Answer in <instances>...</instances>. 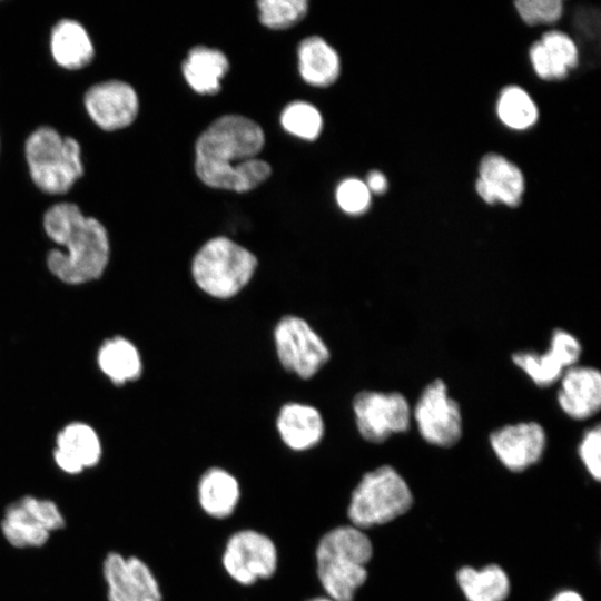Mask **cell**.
Instances as JSON below:
<instances>
[{"label": "cell", "instance_id": "cell-1", "mask_svg": "<svg viewBox=\"0 0 601 601\" xmlns=\"http://www.w3.org/2000/svg\"><path fill=\"white\" fill-rule=\"evenodd\" d=\"M264 142V131L254 120L225 115L211 122L196 141V174L213 188L253 190L272 173L269 164L256 157Z\"/></svg>", "mask_w": 601, "mask_h": 601}, {"label": "cell", "instance_id": "cell-2", "mask_svg": "<svg viewBox=\"0 0 601 601\" xmlns=\"http://www.w3.org/2000/svg\"><path fill=\"white\" fill-rule=\"evenodd\" d=\"M47 236L59 248L47 255V267L59 280L79 285L102 276L110 256L106 228L93 217L82 214L76 204L59 203L43 216Z\"/></svg>", "mask_w": 601, "mask_h": 601}, {"label": "cell", "instance_id": "cell-3", "mask_svg": "<svg viewBox=\"0 0 601 601\" xmlns=\"http://www.w3.org/2000/svg\"><path fill=\"white\" fill-rule=\"evenodd\" d=\"M373 544L365 531L338 525L325 532L316 546V574L325 592L334 601H354L367 580V564Z\"/></svg>", "mask_w": 601, "mask_h": 601}, {"label": "cell", "instance_id": "cell-4", "mask_svg": "<svg viewBox=\"0 0 601 601\" xmlns=\"http://www.w3.org/2000/svg\"><path fill=\"white\" fill-rule=\"evenodd\" d=\"M256 256L234 240L218 236L207 240L195 254L191 274L207 295L227 299L237 295L252 279Z\"/></svg>", "mask_w": 601, "mask_h": 601}, {"label": "cell", "instance_id": "cell-5", "mask_svg": "<svg viewBox=\"0 0 601 601\" xmlns=\"http://www.w3.org/2000/svg\"><path fill=\"white\" fill-rule=\"evenodd\" d=\"M412 505L407 482L393 466L384 464L365 473L354 487L347 518L352 525L365 531L397 519Z\"/></svg>", "mask_w": 601, "mask_h": 601}, {"label": "cell", "instance_id": "cell-6", "mask_svg": "<svg viewBox=\"0 0 601 601\" xmlns=\"http://www.w3.org/2000/svg\"><path fill=\"white\" fill-rule=\"evenodd\" d=\"M24 152L33 183L47 194L68 191L83 174L80 145L53 128L36 129L26 141Z\"/></svg>", "mask_w": 601, "mask_h": 601}, {"label": "cell", "instance_id": "cell-7", "mask_svg": "<svg viewBox=\"0 0 601 601\" xmlns=\"http://www.w3.org/2000/svg\"><path fill=\"white\" fill-rule=\"evenodd\" d=\"M352 406L356 428L370 443L381 444L394 434L407 432L412 424V406L396 391H361Z\"/></svg>", "mask_w": 601, "mask_h": 601}, {"label": "cell", "instance_id": "cell-8", "mask_svg": "<svg viewBox=\"0 0 601 601\" xmlns=\"http://www.w3.org/2000/svg\"><path fill=\"white\" fill-rule=\"evenodd\" d=\"M412 421L421 437L439 447L455 445L463 433L460 404L449 394L442 378L433 380L423 388L412 407Z\"/></svg>", "mask_w": 601, "mask_h": 601}, {"label": "cell", "instance_id": "cell-9", "mask_svg": "<svg viewBox=\"0 0 601 601\" xmlns=\"http://www.w3.org/2000/svg\"><path fill=\"white\" fill-rule=\"evenodd\" d=\"M221 564L230 579L249 587L275 574L278 550L267 534L254 529L238 530L225 543Z\"/></svg>", "mask_w": 601, "mask_h": 601}, {"label": "cell", "instance_id": "cell-10", "mask_svg": "<svg viewBox=\"0 0 601 601\" xmlns=\"http://www.w3.org/2000/svg\"><path fill=\"white\" fill-rule=\"evenodd\" d=\"M274 343L280 365L303 380L313 377L331 357L322 337L299 316L285 315L277 322Z\"/></svg>", "mask_w": 601, "mask_h": 601}, {"label": "cell", "instance_id": "cell-11", "mask_svg": "<svg viewBox=\"0 0 601 601\" xmlns=\"http://www.w3.org/2000/svg\"><path fill=\"white\" fill-rule=\"evenodd\" d=\"M581 355L580 341L572 333L555 328L545 352L518 351L511 359L536 386L550 387L568 368L579 364Z\"/></svg>", "mask_w": 601, "mask_h": 601}, {"label": "cell", "instance_id": "cell-12", "mask_svg": "<svg viewBox=\"0 0 601 601\" xmlns=\"http://www.w3.org/2000/svg\"><path fill=\"white\" fill-rule=\"evenodd\" d=\"M108 601H162L159 582L140 558L109 552L102 562Z\"/></svg>", "mask_w": 601, "mask_h": 601}, {"label": "cell", "instance_id": "cell-13", "mask_svg": "<svg viewBox=\"0 0 601 601\" xmlns=\"http://www.w3.org/2000/svg\"><path fill=\"white\" fill-rule=\"evenodd\" d=\"M490 446L511 472H523L543 456L548 437L544 427L536 421H524L503 425L489 436Z\"/></svg>", "mask_w": 601, "mask_h": 601}, {"label": "cell", "instance_id": "cell-14", "mask_svg": "<svg viewBox=\"0 0 601 601\" xmlns=\"http://www.w3.org/2000/svg\"><path fill=\"white\" fill-rule=\"evenodd\" d=\"M85 106L90 118L101 129L111 131L127 127L136 119L139 100L129 83L108 80L88 89Z\"/></svg>", "mask_w": 601, "mask_h": 601}, {"label": "cell", "instance_id": "cell-15", "mask_svg": "<svg viewBox=\"0 0 601 601\" xmlns=\"http://www.w3.org/2000/svg\"><path fill=\"white\" fill-rule=\"evenodd\" d=\"M556 402L560 410L574 421L597 415L601 407V373L597 367L577 364L559 380Z\"/></svg>", "mask_w": 601, "mask_h": 601}, {"label": "cell", "instance_id": "cell-16", "mask_svg": "<svg viewBox=\"0 0 601 601\" xmlns=\"http://www.w3.org/2000/svg\"><path fill=\"white\" fill-rule=\"evenodd\" d=\"M475 188L487 204L500 201L515 207L522 200L524 177L521 169L505 157L487 154L480 162Z\"/></svg>", "mask_w": 601, "mask_h": 601}, {"label": "cell", "instance_id": "cell-17", "mask_svg": "<svg viewBox=\"0 0 601 601\" xmlns=\"http://www.w3.org/2000/svg\"><path fill=\"white\" fill-rule=\"evenodd\" d=\"M102 454L96 431L86 423L66 425L56 437L53 460L65 473L76 475L96 466Z\"/></svg>", "mask_w": 601, "mask_h": 601}, {"label": "cell", "instance_id": "cell-18", "mask_svg": "<svg viewBox=\"0 0 601 601\" xmlns=\"http://www.w3.org/2000/svg\"><path fill=\"white\" fill-rule=\"evenodd\" d=\"M276 428L283 443L290 450L304 452L315 447L325 432L319 411L308 404H284L276 418Z\"/></svg>", "mask_w": 601, "mask_h": 601}, {"label": "cell", "instance_id": "cell-19", "mask_svg": "<svg viewBox=\"0 0 601 601\" xmlns=\"http://www.w3.org/2000/svg\"><path fill=\"white\" fill-rule=\"evenodd\" d=\"M239 500V482L229 471L213 466L199 477L197 501L208 516L217 520L229 518L237 509Z\"/></svg>", "mask_w": 601, "mask_h": 601}, {"label": "cell", "instance_id": "cell-20", "mask_svg": "<svg viewBox=\"0 0 601 601\" xmlns=\"http://www.w3.org/2000/svg\"><path fill=\"white\" fill-rule=\"evenodd\" d=\"M229 68L227 57L220 50L197 46L190 49L183 62V73L190 88L200 95H215L220 80Z\"/></svg>", "mask_w": 601, "mask_h": 601}, {"label": "cell", "instance_id": "cell-21", "mask_svg": "<svg viewBox=\"0 0 601 601\" xmlns=\"http://www.w3.org/2000/svg\"><path fill=\"white\" fill-rule=\"evenodd\" d=\"M50 48L55 61L70 70L83 68L95 55L88 32L79 22L71 19L60 20L53 27Z\"/></svg>", "mask_w": 601, "mask_h": 601}, {"label": "cell", "instance_id": "cell-22", "mask_svg": "<svg viewBox=\"0 0 601 601\" xmlns=\"http://www.w3.org/2000/svg\"><path fill=\"white\" fill-rule=\"evenodd\" d=\"M298 68L302 78L314 87H328L341 71L339 58L323 38L312 36L298 46Z\"/></svg>", "mask_w": 601, "mask_h": 601}, {"label": "cell", "instance_id": "cell-23", "mask_svg": "<svg viewBox=\"0 0 601 601\" xmlns=\"http://www.w3.org/2000/svg\"><path fill=\"white\" fill-rule=\"evenodd\" d=\"M456 581L467 601H505L511 591L509 575L497 564L465 565L456 572Z\"/></svg>", "mask_w": 601, "mask_h": 601}, {"label": "cell", "instance_id": "cell-24", "mask_svg": "<svg viewBox=\"0 0 601 601\" xmlns=\"http://www.w3.org/2000/svg\"><path fill=\"white\" fill-rule=\"evenodd\" d=\"M97 362L101 372L116 385L138 380L142 371L137 347L120 336L112 337L100 346Z\"/></svg>", "mask_w": 601, "mask_h": 601}, {"label": "cell", "instance_id": "cell-25", "mask_svg": "<svg viewBox=\"0 0 601 601\" xmlns=\"http://www.w3.org/2000/svg\"><path fill=\"white\" fill-rule=\"evenodd\" d=\"M0 529L6 541L17 549L40 548L51 534L20 500L6 508Z\"/></svg>", "mask_w": 601, "mask_h": 601}, {"label": "cell", "instance_id": "cell-26", "mask_svg": "<svg viewBox=\"0 0 601 601\" xmlns=\"http://www.w3.org/2000/svg\"><path fill=\"white\" fill-rule=\"evenodd\" d=\"M496 111L505 126L516 130L530 128L539 117L536 105L532 98L524 89L516 86L502 89Z\"/></svg>", "mask_w": 601, "mask_h": 601}, {"label": "cell", "instance_id": "cell-27", "mask_svg": "<svg viewBox=\"0 0 601 601\" xmlns=\"http://www.w3.org/2000/svg\"><path fill=\"white\" fill-rule=\"evenodd\" d=\"M280 122L287 132L305 140H315L323 126L317 108L305 101L287 105L280 115Z\"/></svg>", "mask_w": 601, "mask_h": 601}, {"label": "cell", "instance_id": "cell-28", "mask_svg": "<svg viewBox=\"0 0 601 601\" xmlns=\"http://www.w3.org/2000/svg\"><path fill=\"white\" fill-rule=\"evenodd\" d=\"M257 6L260 22L275 30L295 26L308 11L306 0H260Z\"/></svg>", "mask_w": 601, "mask_h": 601}, {"label": "cell", "instance_id": "cell-29", "mask_svg": "<svg viewBox=\"0 0 601 601\" xmlns=\"http://www.w3.org/2000/svg\"><path fill=\"white\" fill-rule=\"evenodd\" d=\"M339 208L349 215L365 213L371 204V191L366 184L357 178L344 179L336 189Z\"/></svg>", "mask_w": 601, "mask_h": 601}, {"label": "cell", "instance_id": "cell-30", "mask_svg": "<svg viewBox=\"0 0 601 601\" xmlns=\"http://www.w3.org/2000/svg\"><path fill=\"white\" fill-rule=\"evenodd\" d=\"M515 8L528 24L550 23L556 21L563 10L560 0H520Z\"/></svg>", "mask_w": 601, "mask_h": 601}, {"label": "cell", "instance_id": "cell-31", "mask_svg": "<svg viewBox=\"0 0 601 601\" xmlns=\"http://www.w3.org/2000/svg\"><path fill=\"white\" fill-rule=\"evenodd\" d=\"M19 500L50 533L65 528V516L56 502L33 495H24Z\"/></svg>", "mask_w": 601, "mask_h": 601}, {"label": "cell", "instance_id": "cell-32", "mask_svg": "<svg viewBox=\"0 0 601 601\" xmlns=\"http://www.w3.org/2000/svg\"><path fill=\"white\" fill-rule=\"evenodd\" d=\"M601 426L597 424L588 428L578 446V454L588 473L595 480L601 479Z\"/></svg>", "mask_w": 601, "mask_h": 601}, {"label": "cell", "instance_id": "cell-33", "mask_svg": "<svg viewBox=\"0 0 601 601\" xmlns=\"http://www.w3.org/2000/svg\"><path fill=\"white\" fill-rule=\"evenodd\" d=\"M540 41L568 69L574 68L578 65V48L568 35L556 30L548 31L543 33Z\"/></svg>", "mask_w": 601, "mask_h": 601}, {"label": "cell", "instance_id": "cell-34", "mask_svg": "<svg viewBox=\"0 0 601 601\" xmlns=\"http://www.w3.org/2000/svg\"><path fill=\"white\" fill-rule=\"evenodd\" d=\"M530 59L536 75L544 80H559L568 75L569 69L560 63L541 41L531 46Z\"/></svg>", "mask_w": 601, "mask_h": 601}, {"label": "cell", "instance_id": "cell-35", "mask_svg": "<svg viewBox=\"0 0 601 601\" xmlns=\"http://www.w3.org/2000/svg\"><path fill=\"white\" fill-rule=\"evenodd\" d=\"M365 184L368 190L374 194H384L388 187L386 177L378 170L368 173Z\"/></svg>", "mask_w": 601, "mask_h": 601}, {"label": "cell", "instance_id": "cell-36", "mask_svg": "<svg viewBox=\"0 0 601 601\" xmlns=\"http://www.w3.org/2000/svg\"><path fill=\"white\" fill-rule=\"evenodd\" d=\"M550 601H584V599L577 591L568 589L558 592Z\"/></svg>", "mask_w": 601, "mask_h": 601}, {"label": "cell", "instance_id": "cell-37", "mask_svg": "<svg viewBox=\"0 0 601 601\" xmlns=\"http://www.w3.org/2000/svg\"><path fill=\"white\" fill-rule=\"evenodd\" d=\"M306 601H334V600L326 595H319V597H313Z\"/></svg>", "mask_w": 601, "mask_h": 601}]
</instances>
